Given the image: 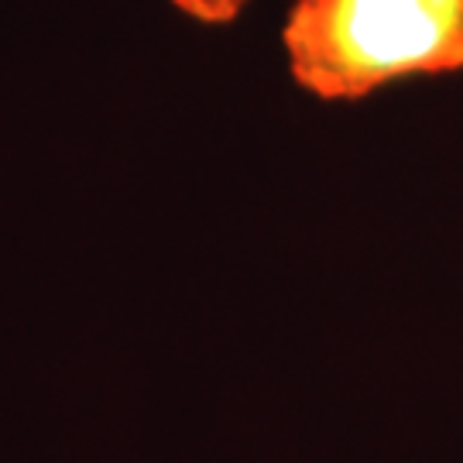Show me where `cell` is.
<instances>
[{
    "label": "cell",
    "mask_w": 463,
    "mask_h": 463,
    "mask_svg": "<svg viewBox=\"0 0 463 463\" xmlns=\"http://www.w3.org/2000/svg\"><path fill=\"white\" fill-rule=\"evenodd\" d=\"M172 11L196 21L203 28H223L250 7V0H165Z\"/></svg>",
    "instance_id": "cell-2"
},
{
    "label": "cell",
    "mask_w": 463,
    "mask_h": 463,
    "mask_svg": "<svg viewBox=\"0 0 463 463\" xmlns=\"http://www.w3.org/2000/svg\"><path fill=\"white\" fill-rule=\"evenodd\" d=\"M281 55L292 83L323 103L453 76L463 72V0H296Z\"/></svg>",
    "instance_id": "cell-1"
}]
</instances>
